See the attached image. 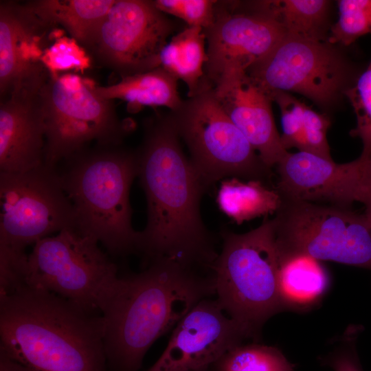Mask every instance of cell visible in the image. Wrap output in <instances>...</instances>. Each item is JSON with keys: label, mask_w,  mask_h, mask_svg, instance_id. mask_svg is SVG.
I'll return each instance as SVG.
<instances>
[{"label": "cell", "mask_w": 371, "mask_h": 371, "mask_svg": "<svg viewBox=\"0 0 371 371\" xmlns=\"http://www.w3.org/2000/svg\"><path fill=\"white\" fill-rule=\"evenodd\" d=\"M169 115L145 123L138 151V173L147 203V222L139 232L137 252L151 262L173 260L212 269L218 256L204 225L200 201L206 190Z\"/></svg>", "instance_id": "1"}, {"label": "cell", "mask_w": 371, "mask_h": 371, "mask_svg": "<svg viewBox=\"0 0 371 371\" xmlns=\"http://www.w3.org/2000/svg\"><path fill=\"white\" fill-rule=\"evenodd\" d=\"M214 295L213 273L168 258L150 262L140 273L118 276L98 304L109 370L138 371L154 342Z\"/></svg>", "instance_id": "2"}, {"label": "cell", "mask_w": 371, "mask_h": 371, "mask_svg": "<svg viewBox=\"0 0 371 371\" xmlns=\"http://www.w3.org/2000/svg\"><path fill=\"white\" fill-rule=\"evenodd\" d=\"M0 352L33 371H110L100 311L29 286L0 297Z\"/></svg>", "instance_id": "3"}, {"label": "cell", "mask_w": 371, "mask_h": 371, "mask_svg": "<svg viewBox=\"0 0 371 371\" xmlns=\"http://www.w3.org/2000/svg\"><path fill=\"white\" fill-rule=\"evenodd\" d=\"M59 174L71 201L76 228L95 238L112 256L137 252L139 232L131 223V183L138 173L137 152L117 146L86 149L65 160Z\"/></svg>", "instance_id": "4"}, {"label": "cell", "mask_w": 371, "mask_h": 371, "mask_svg": "<svg viewBox=\"0 0 371 371\" xmlns=\"http://www.w3.org/2000/svg\"><path fill=\"white\" fill-rule=\"evenodd\" d=\"M222 235V249L212 268L216 300L248 338H256L265 322L284 306L274 221L267 219L245 234Z\"/></svg>", "instance_id": "5"}, {"label": "cell", "mask_w": 371, "mask_h": 371, "mask_svg": "<svg viewBox=\"0 0 371 371\" xmlns=\"http://www.w3.org/2000/svg\"><path fill=\"white\" fill-rule=\"evenodd\" d=\"M168 114L206 189L226 177L269 179L271 168L226 114L205 77L196 92Z\"/></svg>", "instance_id": "6"}, {"label": "cell", "mask_w": 371, "mask_h": 371, "mask_svg": "<svg viewBox=\"0 0 371 371\" xmlns=\"http://www.w3.org/2000/svg\"><path fill=\"white\" fill-rule=\"evenodd\" d=\"M41 100L45 125L44 164L58 163L86 149L117 146L128 128L120 120L114 100L105 99L81 77L52 74L42 86Z\"/></svg>", "instance_id": "7"}, {"label": "cell", "mask_w": 371, "mask_h": 371, "mask_svg": "<svg viewBox=\"0 0 371 371\" xmlns=\"http://www.w3.org/2000/svg\"><path fill=\"white\" fill-rule=\"evenodd\" d=\"M273 219L280 259L303 255L371 268V224L364 213L282 197Z\"/></svg>", "instance_id": "8"}, {"label": "cell", "mask_w": 371, "mask_h": 371, "mask_svg": "<svg viewBox=\"0 0 371 371\" xmlns=\"http://www.w3.org/2000/svg\"><path fill=\"white\" fill-rule=\"evenodd\" d=\"M98 244L76 227L38 240L28 255L27 285L99 311L102 297L118 274Z\"/></svg>", "instance_id": "9"}, {"label": "cell", "mask_w": 371, "mask_h": 371, "mask_svg": "<svg viewBox=\"0 0 371 371\" xmlns=\"http://www.w3.org/2000/svg\"><path fill=\"white\" fill-rule=\"evenodd\" d=\"M247 73L270 98L293 92L322 107L333 104L354 82L351 65L333 44L289 35Z\"/></svg>", "instance_id": "10"}, {"label": "cell", "mask_w": 371, "mask_h": 371, "mask_svg": "<svg viewBox=\"0 0 371 371\" xmlns=\"http://www.w3.org/2000/svg\"><path fill=\"white\" fill-rule=\"evenodd\" d=\"M0 247L25 251L52 233L76 227L60 176L45 164L25 172H0Z\"/></svg>", "instance_id": "11"}, {"label": "cell", "mask_w": 371, "mask_h": 371, "mask_svg": "<svg viewBox=\"0 0 371 371\" xmlns=\"http://www.w3.org/2000/svg\"><path fill=\"white\" fill-rule=\"evenodd\" d=\"M177 27L153 1L116 0L82 47L121 78L160 67V54Z\"/></svg>", "instance_id": "12"}, {"label": "cell", "mask_w": 371, "mask_h": 371, "mask_svg": "<svg viewBox=\"0 0 371 371\" xmlns=\"http://www.w3.org/2000/svg\"><path fill=\"white\" fill-rule=\"evenodd\" d=\"M203 32L207 43L204 77L213 85L232 72L247 71L286 36L268 15L251 8L236 11L231 1H217L215 20Z\"/></svg>", "instance_id": "13"}, {"label": "cell", "mask_w": 371, "mask_h": 371, "mask_svg": "<svg viewBox=\"0 0 371 371\" xmlns=\"http://www.w3.org/2000/svg\"><path fill=\"white\" fill-rule=\"evenodd\" d=\"M276 167V190L284 198L350 207L363 203L371 191V157L337 164L298 151L288 153Z\"/></svg>", "instance_id": "14"}, {"label": "cell", "mask_w": 371, "mask_h": 371, "mask_svg": "<svg viewBox=\"0 0 371 371\" xmlns=\"http://www.w3.org/2000/svg\"><path fill=\"white\" fill-rule=\"evenodd\" d=\"M247 338L216 300L206 298L178 322L166 349L146 371H191L210 367Z\"/></svg>", "instance_id": "15"}, {"label": "cell", "mask_w": 371, "mask_h": 371, "mask_svg": "<svg viewBox=\"0 0 371 371\" xmlns=\"http://www.w3.org/2000/svg\"><path fill=\"white\" fill-rule=\"evenodd\" d=\"M50 75L23 82L1 99L0 172H25L44 164L45 125L41 89Z\"/></svg>", "instance_id": "16"}, {"label": "cell", "mask_w": 371, "mask_h": 371, "mask_svg": "<svg viewBox=\"0 0 371 371\" xmlns=\"http://www.w3.org/2000/svg\"><path fill=\"white\" fill-rule=\"evenodd\" d=\"M55 27L41 19L27 2L0 3V96L17 85L49 71L42 62L50 40L60 36Z\"/></svg>", "instance_id": "17"}, {"label": "cell", "mask_w": 371, "mask_h": 371, "mask_svg": "<svg viewBox=\"0 0 371 371\" xmlns=\"http://www.w3.org/2000/svg\"><path fill=\"white\" fill-rule=\"evenodd\" d=\"M217 100L262 162L276 166L289 153L283 146L272 109L271 98L246 71L232 72L214 85Z\"/></svg>", "instance_id": "18"}, {"label": "cell", "mask_w": 371, "mask_h": 371, "mask_svg": "<svg viewBox=\"0 0 371 371\" xmlns=\"http://www.w3.org/2000/svg\"><path fill=\"white\" fill-rule=\"evenodd\" d=\"M177 81L159 67L146 72L121 77L119 82L111 85L95 86V90L105 99L126 102L131 113L139 111L144 106H165L175 111L183 102L178 92Z\"/></svg>", "instance_id": "19"}, {"label": "cell", "mask_w": 371, "mask_h": 371, "mask_svg": "<svg viewBox=\"0 0 371 371\" xmlns=\"http://www.w3.org/2000/svg\"><path fill=\"white\" fill-rule=\"evenodd\" d=\"M216 202L219 209L240 225L255 218L276 214L282 197L261 180L243 181L237 177L221 181Z\"/></svg>", "instance_id": "20"}, {"label": "cell", "mask_w": 371, "mask_h": 371, "mask_svg": "<svg viewBox=\"0 0 371 371\" xmlns=\"http://www.w3.org/2000/svg\"><path fill=\"white\" fill-rule=\"evenodd\" d=\"M115 1L36 0L27 3L41 19L55 27L63 26L83 46Z\"/></svg>", "instance_id": "21"}, {"label": "cell", "mask_w": 371, "mask_h": 371, "mask_svg": "<svg viewBox=\"0 0 371 371\" xmlns=\"http://www.w3.org/2000/svg\"><path fill=\"white\" fill-rule=\"evenodd\" d=\"M250 8L261 12L276 21L286 35L325 41L324 27L330 1L326 0L256 1Z\"/></svg>", "instance_id": "22"}, {"label": "cell", "mask_w": 371, "mask_h": 371, "mask_svg": "<svg viewBox=\"0 0 371 371\" xmlns=\"http://www.w3.org/2000/svg\"><path fill=\"white\" fill-rule=\"evenodd\" d=\"M205 43L203 28L187 26L172 36L160 54V67L186 83L188 97L196 92L204 77Z\"/></svg>", "instance_id": "23"}, {"label": "cell", "mask_w": 371, "mask_h": 371, "mask_svg": "<svg viewBox=\"0 0 371 371\" xmlns=\"http://www.w3.org/2000/svg\"><path fill=\"white\" fill-rule=\"evenodd\" d=\"M280 261L278 286L284 305H306L324 293L328 277L319 260L298 255Z\"/></svg>", "instance_id": "24"}, {"label": "cell", "mask_w": 371, "mask_h": 371, "mask_svg": "<svg viewBox=\"0 0 371 371\" xmlns=\"http://www.w3.org/2000/svg\"><path fill=\"white\" fill-rule=\"evenodd\" d=\"M214 371H293L280 350L257 344H240L211 366Z\"/></svg>", "instance_id": "25"}, {"label": "cell", "mask_w": 371, "mask_h": 371, "mask_svg": "<svg viewBox=\"0 0 371 371\" xmlns=\"http://www.w3.org/2000/svg\"><path fill=\"white\" fill-rule=\"evenodd\" d=\"M339 17L333 25L328 41L348 46L359 38L371 34V0L337 1Z\"/></svg>", "instance_id": "26"}, {"label": "cell", "mask_w": 371, "mask_h": 371, "mask_svg": "<svg viewBox=\"0 0 371 371\" xmlns=\"http://www.w3.org/2000/svg\"><path fill=\"white\" fill-rule=\"evenodd\" d=\"M344 95L350 102L357 120L350 135L361 139V157H371V61Z\"/></svg>", "instance_id": "27"}, {"label": "cell", "mask_w": 371, "mask_h": 371, "mask_svg": "<svg viewBox=\"0 0 371 371\" xmlns=\"http://www.w3.org/2000/svg\"><path fill=\"white\" fill-rule=\"evenodd\" d=\"M156 8L166 14L183 21L188 27H199L203 30L212 25L215 20L214 0H155Z\"/></svg>", "instance_id": "28"}, {"label": "cell", "mask_w": 371, "mask_h": 371, "mask_svg": "<svg viewBox=\"0 0 371 371\" xmlns=\"http://www.w3.org/2000/svg\"><path fill=\"white\" fill-rule=\"evenodd\" d=\"M280 111L282 135L281 142L287 150L296 148L298 150L302 142L304 128V111L306 104L286 92H276L271 95Z\"/></svg>", "instance_id": "29"}, {"label": "cell", "mask_w": 371, "mask_h": 371, "mask_svg": "<svg viewBox=\"0 0 371 371\" xmlns=\"http://www.w3.org/2000/svg\"><path fill=\"white\" fill-rule=\"evenodd\" d=\"M78 43L73 38L60 37L45 50L42 62L52 74L56 75L58 70L89 67L90 58Z\"/></svg>", "instance_id": "30"}, {"label": "cell", "mask_w": 371, "mask_h": 371, "mask_svg": "<svg viewBox=\"0 0 371 371\" xmlns=\"http://www.w3.org/2000/svg\"><path fill=\"white\" fill-rule=\"evenodd\" d=\"M304 128L298 151L312 153L332 159L326 132L330 124L329 118L306 105L304 111Z\"/></svg>", "instance_id": "31"}, {"label": "cell", "mask_w": 371, "mask_h": 371, "mask_svg": "<svg viewBox=\"0 0 371 371\" xmlns=\"http://www.w3.org/2000/svg\"><path fill=\"white\" fill-rule=\"evenodd\" d=\"M28 255L0 247V297L27 285Z\"/></svg>", "instance_id": "32"}, {"label": "cell", "mask_w": 371, "mask_h": 371, "mask_svg": "<svg viewBox=\"0 0 371 371\" xmlns=\"http://www.w3.org/2000/svg\"><path fill=\"white\" fill-rule=\"evenodd\" d=\"M330 364L335 371H361L356 356L351 352L333 357Z\"/></svg>", "instance_id": "33"}, {"label": "cell", "mask_w": 371, "mask_h": 371, "mask_svg": "<svg viewBox=\"0 0 371 371\" xmlns=\"http://www.w3.org/2000/svg\"><path fill=\"white\" fill-rule=\"evenodd\" d=\"M0 371H33L0 352Z\"/></svg>", "instance_id": "34"}, {"label": "cell", "mask_w": 371, "mask_h": 371, "mask_svg": "<svg viewBox=\"0 0 371 371\" xmlns=\"http://www.w3.org/2000/svg\"><path fill=\"white\" fill-rule=\"evenodd\" d=\"M363 204L366 207L365 214L368 219L369 222L371 224V191L368 194L367 198L366 199Z\"/></svg>", "instance_id": "35"}, {"label": "cell", "mask_w": 371, "mask_h": 371, "mask_svg": "<svg viewBox=\"0 0 371 371\" xmlns=\"http://www.w3.org/2000/svg\"><path fill=\"white\" fill-rule=\"evenodd\" d=\"M191 371H214L211 366Z\"/></svg>", "instance_id": "36"}]
</instances>
